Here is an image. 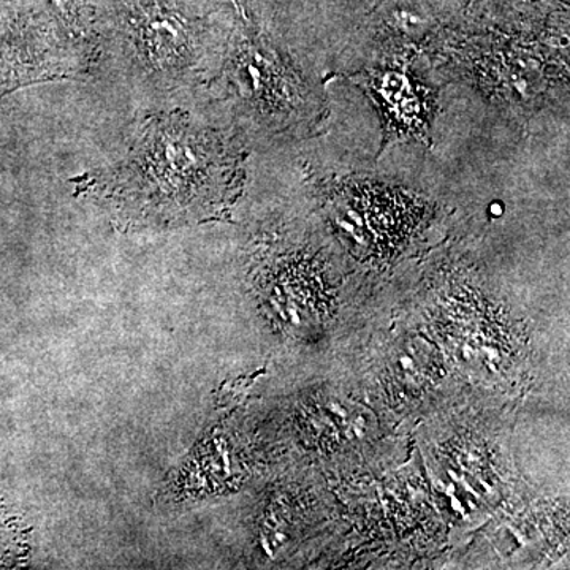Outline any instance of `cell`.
<instances>
[{"label":"cell","mask_w":570,"mask_h":570,"mask_svg":"<svg viewBox=\"0 0 570 570\" xmlns=\"http://www.w3.org/2000/svg\"><path fill=\"white\" fill-rule=\"evenodd\" d=\"M236 163L220 138L183 118L154 119L124 168L119 193L134 217L154 224L205 216L230 189Z\"/></svg>","instance_id":"6da1fadb"},{"label":"cell","mask_w":570,"mask_h":570,"mask_svg":"<svg viewBox=\"0 0 570 570\" xmlns=\"http://www.w3.org/2000/svg\"><path fill=\"white\" fill-rule=\"evenodd\" d=\"M135 50L146 67L178 73L194 62V32L176 11L142 10L132 21Z\"/></svg>","instance_id":"3957f363"},{"label":"cell","mask_w":570,"mask_h":570,"mask_svg":"<svg viewBox=\"0 0 570 570\" xmlns=\"http://www.w3.org/2000/svg\"><path fill=\"white\" fill-rule=\"evenodd\" d=\"M352 78L370 94L384 116L389 140L400 137L423 140L428 129V97L422 86L415 85L404 71L389 69L363 71Z\"/></svg>","instance_id":"7a4b0ae2"},{"label":"cell","mask_w":570,"mask_h":570,"mask_svg":"<svg viewBox=\"0 0 570 570\" xmlns=\"http://www.w3.org/2000/svg\"><path fill=\"white\" fill-rule=\"evenodd\" d=\"M275 52L247 48L238 51L232 78L239 96L257 110L269 115H287L296 110L298 92Z\"/></svg>","instance_id":"277c9868"}]
</instances>
